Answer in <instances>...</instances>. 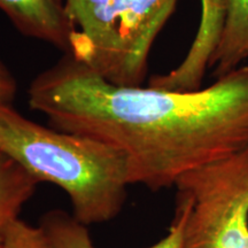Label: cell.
Listing matches in <instances>:
<instances>
[{
  "instance_id": "obj_11",
  "label": "cell",
  "mask_w": 248,
  "mask_h": 248,
  "mask_svg": "<svg viewBox=\"0 0 248 248\" xmlns=\"http://www.w3.org/2000/svg\"><path fill=\"white\" fill-rule=\"evenodd\" d=\"M17 93V83L11 70L0 61V105H12Z\"/></svg>"
},
{
  "instance_id": "obj_7",
  "label": "cell",
  "mask_w": 248,
  "mask_h": 248,
  "mask_svg": "<svg viewBox=\"0 0 248 248\" xmlns=\"http://www.w3.org/2000/svg\"><path fill=\"white\" fill-rule=\"evenodd\" d=\"M39 226L44 230L53 248H97L88 226L63 210L54 209L44 214ZM183 230L184 215L176 208L168 233L147 248H183Z\"/></svg>"
},
{
  "instance_id": "obj_5",
  "label": "cell",
  "mask_w": 248,
  "mask_h": 248,
  "mask_svg": "<svg viewBox=\"0 0 248 248\" xmlns=\"http://www.w3.org/2000/svg\"><path fill=\"white\" fill-rule=\"evenodd\" d=\"M225 20V0H201V18L191 47L175 69L152 77L148 86L170 91L199 90Z\"/></svg>"
},
{
  "instance_id": "obj_1",
  "label": "cell",
  "mask_w": 248,
  "mask_h": 248,
  "mask_svg": "<svg viewBox=\"0 0 248 248\" xmlns=\"http://www.w3.org/2000/svg\"><path fill=\"white\" fill-rule=\"evenodd\" d=\"M28 94L51 126L119 150L130 185L152 191L248 147V64L206 89L170 91L113 85L68 55Z\"/></svg>"
},
{
  "instance_id": "obj_3",
  "label": "cell",
  "mask_w": 248,
  "mask_h": 248,
  "mask_svg": "<svg viewBox=\"0 0 248 248\" xmlns=\"http://www.w3.org/2000/svg\"><path fill=\"white\" fill-rule=\"evenodd\" d=\"M179 0H63L67 54L106 82L141 86L152 45Z\"/></svg>"
},
{
  "instance_id": "obj_6",
  "label": "cell",
  "mask_w": 248,
  "mask_h": 248,
  "mask_svg": "<svg viewBox=\"0 0 248 248\" xmlns=\"http://www.w3.org/2000/svg\"><path fill=\"white\" fill-rule=\"evenodd\" d=\"M0 11L22 35L68 52L70 28L63 0H0Z\"/></svg>"
},
{
  "instance_id": "obj_2",
  "label": "cell",
  "mask_w": 248,
  "mask_h": 248,
  "mask_svg": "<svg viewBox=\"0 0 248 248\" xmlns=\"http://www.w3.org/2000/svg\"><path fill=\"white\" fill-rule=\"evenodd\" d=\"M0 152L39 183L60 187L82 224L109 222L123 208L130 185L128 163L110 145L44 126L12 105H0Z\"/></svg>"
},
{
  "instance_id": "obj_10",
  "label": "cell",
  "mask_w": 248,
  "mask_h": 248,
  "mask_svg": "<svg viewBox=\"0 0 248 248\" xmlns=\"http://www.w3.org/2000/svg\"><path fill=\"white\" fill-rule=\"evenodd\" d=\"M0 248H53L40 226H33L20 217L14 219L0 238Z\"/></svg>"
},
{
  "instance_id": "obj_4",
  "label": "cell",
  "mask_w": 248,
  "mask_h": 248,
  "mask_svg": "<svg viewBox=\"0 0 248 248\" xmlns=\"http://www.w3.org/2000/svg\"><path fill=\"white\" fill-rule=\"evenodd\" d=\"M183 248H248V147L181 176Z\"/></svg>"
},
{
  "instance_id": "obj_8",
  "label": "cell",
  "mask_w": 248,
  "mask_h": 248,
  "mask_svg": "<svg viewBox=\"0 0 248 248\" xmlns=\"http://www.w3.org/2000/svg\"><path fill=\"white\" fill-rule=\"evenodd\" d=\"M248 59V0H225V20L209 61L214 76L222 77Z\"/></svg>"
},
{
  "instance_id": "obj_9",
  "label": "cell",
  "mask_w": 248,
  "mask_h": 248,
  "mask_svg": "<svg viewBox=\"0 0 248 248\" xmlns=\"http://www.w3.org/2000/svg\"><path fill=\"white\" fill-rule=\"evenodd\" d=\"M38 184L35 177L0 152V238L7 226L18 218Z\"/></svg>"
}]
</instances>
